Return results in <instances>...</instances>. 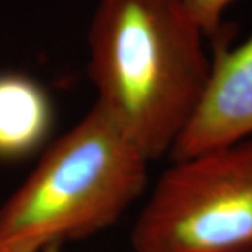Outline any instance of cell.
Wrapping results in <instances>:
<instances>
[{"instance_id": "obj_1", "label": "cell", "mask_w": 252, "mask_h": 252, "mask_svg": "<svg viewBox=\"0 0 252 252\" xmlns=\"http://www.w3.org/2000/svg\"><path fill=\"white\" fill-rule=\"evenodd\" d=\"M205 34L180 0H99L89 30L97 102L150 161L170 153L205 90Z\"/></svg>"}, {"instance_id": "obj_2", "label": "cell", "mask_w": 252, "mask_h": 252, "mask_svg": "<svg viewBox=\"0 0 252 252\" xmlns=\"http://www.w3.org/2000/svg\"><path fill=\"white\" fill-rule=\"evenodd\" d=\"M147 162L94 104L0 207V252H39L105 230L142 195Z\"/></svg>"}, {"instance_id": "obj_3", "label": "cell", "mask_w": 252, "mask_h": 252, "mask_svg": "<svg viewBox=\"0 0 252 252\" xmlns=\"http://www.w3.org/2000/svg\"><path fill=\"white\" fill-rule=\"evenodd\" d=\"M133 252H252V137L175 161L132 231Z\"/></svg>"}, {"instance_id": "obj_4", "label": "cell", "mask_w": 252, "mask_h": 252, "mask_svg": "<svg viewBox=\"0 0 252 252\" xmlns=\"http://www.w3.org/2000/svg\"><path fill=\"white\" fill-rule=\"evenodd\" d=\"M205 90L170 154L174 161L252 137V34L228 49L215 39Z\"/></svg>"}, {"instance_id": "obj_5", "label": "cell", "mask_w": 252, "mask_h": 252, "mask_svg": "<svg viewBox=\"0 0 252 252\" xmlns=\"http://www.w3.org/2000/svg\"><path fill=\"white\" fill-rule=\"evenodd\" d=\"M54 121L48 93L31 77L0 74V158H17L46 140Z\"/></svg>"}, {"instance_id": "obj_6", "label": "cell", "mask_w": 252, "mask_h": 252, "mask_svg": "<svg viewBox=\"0 0 252 252\" xmlns=\"http://www.w3.org/2000/svg\"><path fill=\"white\" fill-rule=\"evenodd\" d=\"M202 28L205 36L216 39L221 32V17L234 0H180Z\"/></svg>"}, {"instance_id": "obj_7", "label": "cell", "mask_w": 252, "mask_h": 252, "mask_svg": "<svg viewBox=\"0 0 252 252\" xmlns=\"http://www.w3.org/2000/svg\"><path fill=\"white\" fill-rule=\"evenodd\" d=\"M39 252H61V247L59 245H54V247H48V248H44Z\"/></svg>"}]
</instances>
